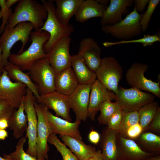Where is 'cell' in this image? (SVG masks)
<instances>
[{
	"mask_svg": "<svg viewBox=\"0 0 160 160\" xmlns=\"http://www.w3.org/2000/svg\"><path fill=\"white\" fill-rule=\"evenodd\" d=\"M47 16L46 9L37 1L19 0L14 12L10 15L3 31H9L23 22L31 23L35 31H39L44 25Z\"/></svg>",
	"mask_w": 160,
	"mask_h": 160,
	"instance_id": "obj_1",
	"label": "cell"
},
{
	"mask_svg": "<svg viewBox=\"0 0 160 160\" xmlns=\"http://www.w3.org/2000/svg\"><path fill=\"white\" fill-rule=\"evenodd\" d=\"M30 36L31 43L27 49L20 54L11 53L8 58L9 61L23 71L28 70L36 60L47 57L43 46L49 39V34L45 31H35Z\"/></svg>",
	"mask_w": 160,
	"mask_h": 160,
	"instance_id": "obj_2",
	"label": "cell"
},
{
	"mask_svg": "<svg viewBox=\"0 0 160 160\" xmlns=\"http://www.w3.org/2000/svg\"><path fill=\"white\" fill-rule=\"evenodd\" d=\"M41 1L47 12V16L44 25L39 31H45L49 34V40L43 46L44 51L47 54L59 40L64 37L70 36L74 29L73 25L69 24L63 25L58 20L55 14V6L52 1L42 0Z\"/></svg>",
	"mask_w": 160,
	"mask_h": 160,
	"instance_id": "obj_3",
	"label": "cell"
},
{
	"mask_svg": "<svg viewBox=\"0 0 160 160\" xmlns=\"http://www.w3.org/2000/svg\"><path fill=\"white\" fill-rule=\"evenodd\" d=\"M33 29L34 27L31 23L23 22L18 24L10 30L3 32L0 37V44L1 61L4 67L8 62V58L11 54L10 50L14 44L18 41H21L22 47L18 54L23 52Z\"/></svg>",
	"mask_w": 160,
	"mask_h": 160,
	"instance_id": "obj_4",
	"label": "cell"
},
{
	"mask_svg": "<svg viewBox=\"0 0 160 160\" xmlns=\"http://www.w3.org/2000/svg\"><path fill=\"white\" fill-rule=\"evenodd\" d=\"M142 15L134 7L124 19L116 24L102 26L101 29L105 33L121 40L132 39L143 33L140 24Z\"/></svg>",
	"mask_w": 160,
	"mask_h": 160,
	"instance_id": "obj_5",
	"label": "cell"
},
{
	"mask_svg": "<svg viewBox=\"0 0 160 160\" xmlns=\"http://www.w3.org/2000/svg\"><path fill=\"white\" fill-rule=\"evenodd\" d=\"M28 71L40 95L55 90V73L47 57L36 60Z\"/></svg>",
	"mask_w": 160,
	"mask_h": 160,
	"instance_id": "obj_6",
	"label": "cell"
},
{
	"mask_svg": "<svg viewBox=\"0 0 160 160\" xmlns=\"http://www.w3.org/2000/svg\"><path fill=\"white\" fill-rule=\"evenodd\" d=\"M95 72L97 79L116 94L123 73L122 68L116 59L111 56L102 59L101 64Z\"/></svg>",
	"mask_w": 160,
	"mask_h": 160,
	"instance_id": "obj_7",
	"label": "cell"
},
{
	"mask_svg": "<svg viewBox=\"0 0 160 160\" xmlns=\"http://www.w3.org/2000/svg\"><path fill=\"white\" fill-rule=\"evenodd\" d=\"M149 66L143 63L135 62L127 71L125 77L127 83L132 88L145 91L160 97L159 82H155L146 78L144 73Z\"/></svg>",
	"mask_w": 160,
	"mask_h": 160,
	"instance_id": "obj_8",
	"label": "cell"
},
{
	"mask_svg": "<svg viewBox=\"0 0 160 160\" xmlns=\"http://www.w3.org/2000/svg\"><path fill=\"white\" fill-rule=\"evenodd\" d=\"M116 100L122 110L126 112L137 111L144 105L154 100L155 96L147 92L133 88L119 87L115 94Z\"/></svg>",
	"mask_w": 160,
	"mask_h": 160,
	"instance_id": "obj_9",
	"label": "cell"
},
{
	"mask_svg": "<svg viewBox=\"0 0 160 160\" xmlns=\"http://www.w3.org/2000/svg\"><path fill=\"white\" fill-rule=\"evenodd\" d=\"M34 103L38 120L36 158L44 157L48 160V153L49 149L48 140L49 135L52 133L47 114L48 109L42 104L38 103L35 99Z\"/></svg>",
	"mask_w": 160,
	"mask_h": 160,
	"instance_id": "obj_10",
	"label": "cell"
},
{
	"mask_svg": "<svg viewBox=\"0 0 160 160\" xmlns=\"http://www.w3.org/2000/svg\"><path fill=\"white\" fill-rule=\"evenodd\" d=\"M35 99L33 92L27 87L23 100L24 111L28 120V126L26 136L28 138V145L25 152L32 156L36 158L38 120L34 103Z\"/></svg>",
	"mask_w": 160,
	"mask_h": 160,
	"instance_id": "obj_11",
	"label": "cell"
},
{
	"mask_svg": "<svg viewBox=\"0 0 160 160\" xmlns=\"http://www.w3.org/2000/svg\"><path fill=\"white\" fill-rule=\"evenodd\" d=\"M27 88L23 84L12 81L4 69L0 78V100L7 102L12 107L17 109L23 100Z\"/></svg>",
	"mask_w": 160,
	"mask_h": 160,
	"instance_id": "obj_12",
	"label": "cell"
},
{
	"mask_svg": "<svg viewBox=\"0 0 160 160\" xmlns=\"http://www.w3.org/2000/svg\"><path fill=\"white\" fill-rule=\"evenodd\" d=\"M71 40L70 36L62 38L47 54V58L55 74L71 66L72 56L70 53L69 46Z\"/></svg>",
	"mask_w": 160,
	"mask_h": 160,
	"instance_id": "obj_13",
	"label": "cell"
},
{
	"mask_svg": "<svg viewBox=\"0 0 160 160\" xmlns=\"http://www.w3.org/2000/svg\"><path fill=\"white\" fill-rule=\"evenodd\" d=\"M93 83L79 84L68 95L71 107L76 116V120L86 121L88 118V108L91 86Z\"/></svg>",
	"mask_w": 160,
	"mask_h": 160,
	"instance_id": "obj_14",
	"label": "cell"
},
{
	"mask_svg": "<svg viewBox=\"0 0 160 160\" xmlns=\"http://www.w3.org/2000/svg\"><path fill=\"white\" fill-rule=\"evenodd\" d=\"M41 103L48 109H51L55 112L56 116L71 122L70 116L71 108L68 95L59 93L56 91L40 95Z\"/></svg>",
	"mask_w": 160,
	"mask_h": 160,
	"instance_id": "obj_15",
	"label": "cell"
},
{
	"mask_svg": "<svg viewBox=\"0 0 160 160\" xmlns=\"http://www.w3.org/2000/svg\"><path fill=\"white\" fill-rule=\"evenodd\" d=\"M116 100V96L96 79L91 87L88 108V117L92 121H95V117L99 111L102 104L105 101Z\"/></svg>",
	"mask_w": 160,
	"mask_h": 160,
	"instance_id": "obj_16",
	"label": "cell"
},
{
	"mask_svg": "<svg viewBox=\"0 0 160 160\" xmlns=\"http://www.w3.org/2000/svg\"><path fill=\"white\" fill-rule=\"evenodd\" d=\"M116 142L120 160H144L156 155L143 151L135 140L124 137L119 133Z\"/></svg>",
	"mask_w": 160,
	"mask_h": 160,
	"instance_id": "obj_17",
	"label": "cell"
},
{
	"mask_svg": "<svg viewBox=\"0 0 160 160\" xmlns=\"http://www.w3.org/2000/svg\"><path fill=\"white\" fill-rule=\"evenodd\" d=\"M101 51L100 47L95 40L87 38L81 41L78 54L83 58L88 67L95 72L101 63Z\"/></svg>",
	"mask_w": 160,
	"mask_h": 160,
	"instance_id": "obj_18",
	"label": "cell"
},
{
	"mask_svg": "<svg viewBox=\"0 0 160 160\" xmlns=\"http://www.w3.org/2000/svg\"><path fill=\"white\" fill-rule=\"evenodd\" d=\"M47 114L52 133L66 135L82 139L79 129L81 121L76 120L74 122L68 121L54 115L48 109L47 111Z\"/></svg>",
	"mask_w": 160,
	"mask_h": 160,
	"instance_id": "obj_19",
	"label": "cell"
},
{
	"mask_svg": "<svg viewBox=\"0 0 160 160\" xmlns=\"http://www.w3.org/2000/svg\"><path fill=\"white\" fill-rule=\"evenodd\" d=\"M100 21V25L104 26L116 24L122 20V15L128 7L134 4V0H110Z\"/></svg>",
	"mask_w": 160,
	"mask_h": 160,
	"instance_id": "obj_20",
	"label": "cell"
},
{
	"mask_svg": "<svg viewBox=\"0 0 160 160\" xmlns=\"http://www.w3.org/2000/svg\"><path fill=\"white\" fill-rule=\"evenodd\" d=\"M118 131L110 129L107 127L102 131L100 147L104 160H120L116 140Z\"/></svg>",
	"mask_w": 160,
	"mask_h": 160,
	"instance_id": "obj_21",
	"label": "cell"
},
{
	"mask_svg": "<svg viewBox=\"0 0 160 160\" xmlns=\"http://www.w3.org/2000/svg\"><path fill=\"white\" fill-rule=\"evenodd\" d=\"M79 84L71 66L55 74V91L59 93L69 95L75 90Z\"/></svg>",
	"mask_w": 160,
	"mask_h": 160,
	"instance_id": "obj_22",
	"label": "cell"
},
{
	"mask_svg": "<svg viewBox=\"0 0 160 160\" xmlns=\"http://www.w3.org/2000/svg\"><path fill=\"white\" fill-rule=\"evenodd\" d=\"M60 137L79 160H87L97 151L95 146L85 144L82 140L64 135H60Z\"/></svg>",
	"mask_w": 160,
	"mask_h": 160,
	"instance_id": "obj_23",
	"label": "cell"
},
{
	"mask_svg": "<svg viewBox=\"0 0 160 160\" xmlns=\"http://www.w3.org/2000/svg\"><path fill=\"white\" fill-rule=\"evenodd\" d=\"M4 69L7 71L8 76L12 81L25 85L32 91L36 101L41 103V100L37 86L31 80L28 72L24 73L19 67L9 61L4 66Z\"/></svg>",
	"mask_w": 160,
	"mask_h": 160,
	"instance_id": "obj_24",
	"label": "cell"
},
{
	"mask_svg": "<svg viewBox=\"0 0 160 160\" xmlns=\"http://www.w3.org/2000/svg\"><path fill=\"white\" fill-rule=\"evenodd\" d=\"M83 0H55V14L59 21L65 25L75 16Z\"/></svg>",
	"mask_w": 160,
	"mask_h": 160,
	"instance_id": "obj_25",
	"label": "cell"
},
{
	"mask_svg": "<svg viewBox=\"0 0 160 160\" xmlns=\"http://www.w3.org/2000/svg\"><path fill=\"white\" fill-rule=\"evenodd\" d=\"M106 7L96 0H83L75 16L76 20L83 23L91 18H101Z\"/></svg>",
	"mask_w": 160,
	"mask_h": 160,
	"instance_id": "obj_26",
	"label": "cell"
},
{
	"mask_svg": "<svg viewBox=\"0 0 160 160\" xmlns=\"http://www.w3.org/2000/svg\"><path fill=\"white\" fill-rule=\"evenodd\" d=\"M71 67L79 84L93 83L97 79L95 72L88 67L83 58L78 54L72 56Z\"/></svg>",
	"mask_w": 160,
	"mask_h": 160,
	"instance_id": "obj_27",
	"label": "cell"
},
{
	"mask_svg": "<svg viewBox=\"0 0 160 160\" xmlns=\"http://www.w3.org/2000/svg\"><path fill=\"white\" fill-rule=\"evenodd\" d=\"M8 121L9 128L13 131L14 137L18 139L23 137L28 126L27 118L25 113L23 100L17 109L9 117Z\"/></svg>",
	"mask_w": 160,
	"mask_h": 160,
	"instance_id": "obj_28",
	"label": "cell"
},
{
	"mask_svg": "<svg viewBox=\"0 0 160 160\" xmlns=\"http://www.w3.org/2000/svg\"><path fill=\"white\" fill-rule=\"evenodd\" d=\"M135 141L143 151L160 155L159 135L149 131H145Z\"/></svg>",
	"mask_w": 160,
	"mask_h": 160,
	"instance_id": "obj_29",
	"label": "cell"
},
{
	"mask_svg": "<svg viewBox=\"0 0 160 160\" xmlns=\"http://www.w3.org/2000/svg\"><path fill=\"white\" fill-rule=\"evenodd\" d=\"M159 107L158 103L154 100L142 107L137 111L139 116V123L144 132L155 117Z\"/></svg>",
	"mask_w": 160,
	"mask_h": 160,
	"instance_id": "obj_30",
	"label": "cell"
},
{
	"mask_svg": "<svg viewBox=\"0 0 160 160\" xmlns=\"http://www.w3.org/2000/svg\"><path fill=\"white\" fill-rule=\"evenodd\" d=\"M122 109L121 106L117 101L112 102L110 100L104 101L101 105L99 111L100 114L97 117L99 124L106 125L108 120L111 116L116 111Z\"/></svg>",
	"mask_w": 160,
	"mask_h": 160,
	"instance_id": "obj_31",
	"label": "cell"
},
{
	"mask_svg": "<svg viewBox=\"0 0 160 160\" xmlns=\"http://www.w3.org/2000/svg\"><path fill=\"white\" fill-rule=\"evenodd\" d=\"M160 41V35L159 34L154 35L147 34L144 35L143 37L135 39L121 40L117 41H105L103 43V46L106 47L120 44L129 43H140L144 47L151 46L157 42Z\"/></svg>",
	"mask_w": 160,
	"mask_h": 160,
	"instance_id": "obj_32",
	"label": "cell"
},
{
	"mask_svg": "<svg viewBox=\"0 0 160 160\" xmlns=\"http://www.w3.org/2000/svg\"><path fill=\"white\" fill-rule=\"evenodd\" d=\"M48 142L55 147L61 154L63 160H79L71 150L58 138L56 134L51 133L49 136Z\"/></svg>",
	"mask_w": 160,
	"mask_h": 160,
	"instance_id": "obj_33",
	"label": "cell"
},
{
	"mask_svg": "<svg viewBox=\"0 0 160 160\" xmlns=\"http://www.w3.org/2000/svg\"><path fill=\"white\" fill-rule=\"evenodd\" d=\"M26 138V136L20 138L16 145L15 151L9 155L12 160H45L44 157L37 159L33 157L24 151L23 146Z\"/></svg>",
	"mask_w": 160,
	"mask_h": 160,
	"instance_id": "obj_34",
	"label": "cell"
},
{
	"mask_svg": "<svg viewBox=\"0 0 160 160\" xmlns=\"http://www.w3.org/2000/svg\"><path fill=\"white\" fill-rule=\"evenodd\" d=\"M122 119L119 133L121 134L128 128L139 123L138 111L126 112L122 110Z\"/></svg>",
	"mask_w": 160,
	"mask_h": 160,
	"instance_id": "obj_35",
	"label": "cell"
},
{
	"mask_svg": "<svg viewBox=\"0 0 160 160\" xmlns=\"http://www.w3.org/2000/svg\"><path fill=\"white\" fill-rule=\"evenodd\" d=\"M160 1L159 0H149L147 10L143 14L140 19V24L143 33L147 30L152 15L157 5Z\"/></svg>",
	"mask_w": 160,
	"mask_h": 160,
	"instance_id": "obj_36",
	"label": "cell"
},
{
	"mask_svg": "<svg viewBox=\"0 0 160 160\" xmlns=\"http://www.w3.org/2000/svg\"><path fill=\"white\" fill-rule=\"evenodd\" d=\"M144 132L143 128L138 123L128 128L123 133L119 134L124 137L135 140Z\"/></svg>",
	"mask_w": 160,
	"mask_h": 160,
	"instance_id": "obj_37",
	"label": "cell"
},
{
	"mask_svg": "<svg viewBox=\"0 0 160 160\" xmlns=\"http://www.w3.org/2000/svg\"><path fill=\"white\" fill-rule=\"evenodd\" d=\"M122 109L116 111L110 117L106 124L108 129L118 131L120 128L122 119Z\"/></svg>",
	"mask_w": 160,
	"mask_h": 160,
	"instance_id": "obj_38",
	"label": "cell"
},
{
	"mask_svg": "<svg viewBox=\"0 0 160 160\" xmlns=\"http://www.w3.org/2000/svg\"><path fill=\"white\" fill-rule=\"evenodd\" d=\"M16 110L7 102L0 100V119H9Z\"/></svg>",
	"mask_w": 160,
	"mask_h": 160,
	"instance_id": "obj_39",
	"label": "cell"
},
{
	"mask_svg": "<svg viewBox=\"0 0 160 160\" xmlns=\"http://www.w3.org/2000/svg\"><path fill=\"white\" fill-rule=\"evenodd\" d=\"M146 131H149L159 135L160 133V107L158 108L154 118L148 125Z\"/></svg>",
	"mask_w": 160,
	"mask_h": 160,
	"instance_id": "obj_40",
	"label": "cell"
},
{
	"mask_svg": "<svg viewBox=\"0 0 160 160\" xmlns=\"http://www.w3.org/2000/svg\"><path fill=\"white\" fill-rule=\"evenodd\" d=\"M88 138L91 143L95 145H97L100 142V135L97 131L92 129L89 133Z\"/></svg>",
	"mask_w": 160,
	"mask_h": 160,
	"instance_id": "obj_41",
	"label": "cell"
},
{
	"mask_svg": "<svg viewBox=\"0 0 160 160\" xmlns=\"http://www.w3.org/2000/svg\"><path fill=\"white\" fill-rule=\"evenodd\" d=\"M149 0H135V7L137 12H142L144 10L146 5L148 4Z\"/></svg>",
	"mask_w": 160,
	"mask_h": 160,
	"instance_id": "obj_42",
	"label": "cell"
},
{
	"mask_svg": "<svg viewBox=\"0 0 160 160\" xmlns=\"http://www.w3.org/2000/svg\"><path fill=\"white\" fill-rule=\"evenodd\" d=\"M87 160H104L101 150L96 151L95 154Z\"/></svg>",
	"mask_w": 160,
	"mask_h": 160,
	"instance_id": "obj_43",
	"label": "cell"
},
{
	"mask_svg": "<svg viewBox=\"0 0 160 160\" xmlns=\"http://www.w3.org/2000/svg\"><path fill=\"white\" fill-rule=\"evenodd\" d=\"M8 119L7 118L0 119V129H5L9 128Z\"/></svg>",
	"mask_w": 160,
	"mask_h": 160,
	"instance_id": "obj_44",
	"label": "cell"
},
{
	"mask_svg": "<svg viewBox=\"0 0 160 160\" xmlns=\"http://www.w3.org/2000/svg\"><path fill=\"white\" fill-rule=\"evenodd\" d=\"M8 136V133L5 129H0V140H4Z\"/></svg>",
	"mask_w": 160,
	"mask_h": 160,
	"instance_id": "obj_45",
	"label": "cell"
},
{
	"mask_svg": "<svg viewBox=\"0 0 160 160\" xmlns=\"http://www.w3.org/2000/svg\"><path fill=\"white\" fill-rule=\"evenodd\" d=\"M19 0H5V4L7 7L8 8H10V7L15 3L18 2Z\"/></svg>",
	"mask_w": 160,
	"mask_h": 160,
	"instance_id": "obj_46",
	"label": "cell"
},
{
	"mask_svg": "<svg viewBox=\"0 0 160 160\" xmlns=\"http://www.w3.org/2000/svg\"><path fill=\"white\" fill-rule=\"evenodd\" d=\"M144 160H160V155H156L149 157Z\"/></svg>",
	"mask_w": 160,
	"mask_h": 160,
	"instance_id": "obj_47",
	"label": "cell"
},
{
	"mask_svg": "<svg viewBox=\"0 0 160 160\" xmlns=\"http://www.w3.org/2000/svg\"><path fill=\"white\" fill-rule=\"evenodd\" d=\"M99 4L107 7V6L109 2L108 0H96Z\"/></svg>",
	"mask_w": 160,
	"mask_h": 160,
	"instance_id": "obj_48",
	"label": "cell"
},
{
	"mask_svg": "<svg viewBox=\"0 0 160 160\" xmlns=\"http://www.w3.org/2000/svg\"><path fill=\"white\" fill-rule=\"evenodd\" d=\"M0 34H1V33H0ZM1 56V48L0 44V71L2 72L4 69V67L2 62Z\"/></svg>",
	"mask_w": 160,
	"mask_h": 160,
	"instance_id": "obj_49",
	"label": "cell"
},
{
	"mask_svg": "<svg viewBox=\"0 0 160 160\" xmlns=\"http://www.w3.org/2000/svg\"><path fill=\"white\" fill-rule=\"evenodd\" d=\"M4 158L0 156V160H12L9 155L4 154Z\"/></svg>",
	"mask_w": 160,
	"mask_h": 160,
	"instance_id": "obj_50",
	"label": "cell"
},
{
	"mask_svg": "<svg viewBox=\"0 0 160 160\" xmlns=\"http://www.w3.org/2000/svg\"><path fill=\"white\" fill-rule=\"evenodd\" d=\"M2 73V72H1V71H0V78L1 76Z\"/></svg>",
	"mask_w": 160,
	"mask_h": 160,
	"instance_id": "obj_51",
	"label": "cell"
}]
</instances>
